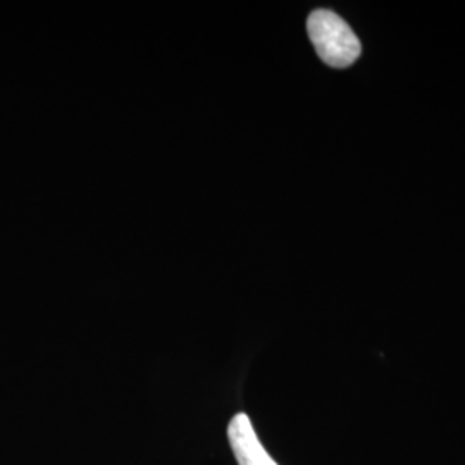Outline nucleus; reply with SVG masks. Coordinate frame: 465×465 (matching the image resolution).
Returning a JSON list of instances; mask_svg holds the SVG:
<instances>
[{"label": "nucleus", "mask_w": 465, "mask_h": 465, "mask_svg": "<svg viewBox=\"0 0 465 465\" xmlns=\"http://www.w3.org/2000/svg\"><path fill=\"white\" fill-rule=\"evenodd\" d=\"M309 36L319 57L332 67H347L361 55V42L347 21L328 9H317L307 21Z\"/></svg>", "instance_id": "1"}, {"label": "nucleus", "mask_w": 465, "mask_h": 465, "mask_svg": "<svg viewBox=\"0 0 465 465\" xmlns=\"http://www.w3.org/2000/svg\"><path fill=\"white\" fill-rule=\"evenodd\" d=\"M228 438L238 465H278L261 443L247 414L240 412L232 417Z\"/></svg>", "instance_id": "2"}]
</instances>
